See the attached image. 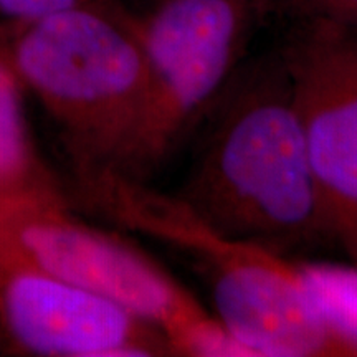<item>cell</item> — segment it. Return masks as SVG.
Returning a JSON list of instances; mask_svg holds the SVG:
<instances>
[{
    "instance_id": "10",
    "label": "cell",
    "mask_w": 357,
    "mask_h": 357,
    "mask_svg": "<svg viewBox=\"0 0 357 357\" xmlns=\"http://www.w3.org/2000/svg\"><path fill=\"white\" fill-rule=\"evenodd\" d=\"M268 7H283L296 20H326L357 25V0H266Z\"/></svg>"
},
{
    "instance_id": "9",
    "label": "cell",
    "mask_w": 357,
    "mask_h": 357,
    "mask_svg": "<svg viewBox=\"0 0 357 357\" xmlns=\"http://www.w3.org/2000/svg\"><path fill=\"white\" fill-rule=\"evenodd\" d=\"M310 273L333 318L357 342V268H314Z\"/></svg>"
},
{
    "instance_id": "7",
    "label": "cell",
    "mask_w": 357,
    "mask_h": 357,
    "mask_svg": "<svg viewBox=\"0 0 357 357\" xmlns=\"http://www.w3.org/2000/svg\"><path fill=\"white\" fill-rule=\"evenodd\" d=\"M164 354L172 349L153 326L0 245V356Z\"/></svg>"
},
{
    "instance_id": "1",
    "label": "cell",
    "mask_w": 357,
    "mask_h": 357,
    "mask_svg": "<svg viewBox=\"0 0 357 357\" xmlns=\"http://www.w3.org/2000/svg\"><path fill=\"white\" fill-rule=\"evenodd\" d=\"M73 204L187 253L208 281L213 316L245 356H357L307 268L212 229L176 195L111 171L71 172Z\"/></svg>"
},
{
    "instance_id": "8",
    "label": "cell",
    "mask_w": 357,
    "mask_h": 357,
    "mask_svg": "<svg viewBox=\"0 0 357 357\" xmlns=\"http://www.w3.org/2000/svg\"><path fill=\"white\" fill-rule=\"evenodd\" d=\"M25 91L0 22V200L71 202L66 185L47 166L30 136L24 111Z\"/></svg>"
},
{
    "instance_id": "3",
    "label": "cell",
    "mask_w": 357,
    "mask_h": 357,
    "mask_svg": "<svg viewBox=\"0 0 357 357\" xmlns=\"http://www.w3.org/2000/svg\"><path fill=\"white\" fill-rule=\"evenodd\" d=\"M26 91L56 124L71 172L146 181L153 73L131 13L108 2L3 24Z\"/></svg>"
},
{
    "instance_id": "4",
    "label": "cell",
    "mask_w": 357,
    "mask_h": 357,
    "mask_svg": "<svg viewBox=\"0 0 357 357\" xmlns=\"http://www.w3.org/2000/svg\"><path fill=\"white\" fill-rule=\"evenodd\" d=\"M0 245L151 324L172 354L243 356L197 298L139 248L79 220L71 202L0 200Z\"/></svg>"
},
{
    "instance_id": "11",
    "label": "cell",
    "mask_w": 357,
    "mask_h": 357,
    "mask_svg": "<svg viewBox=\"0 0 357 357\" xmlns=\"http://www.w3.org/2000/svg\"><path fill=\"white\" fill-rule=\"evenodd\" d=\"M89 2H108V0H0V22L24 24L48 13Z\"/></svg>"
},
{
    "instance_id": "5",
    "label": "cell",
    "mask_w": 357,
    "mask_h": 357,
    "mask_svg": "<svg viewBox=\"0 0 357 357\" xmlns=\"http://www.w3.org/2000/svg\"><path fill=\"white\" fill-rule=\"evenodd\" d=\"M265 10L266 0H159L131 15L153 73L147 176L211 113Z\"/></svg>"
},
{
    "instance_id": "6",
    "label": "cell",
    "mask_w": 357,
    "mask_h": 357,
    "mask_svg": "<svg viewBox=\"0 0 357 357\" xmlns=\"http://www.w3.org/2000/svg\"><path fill=\"white\" fill-rule=\"evenodd\" d=\"M280 55L305 131L324 238L357 261V25L301 22Z\"/></svg>"
},
{
    "instance_id": "2",
    "label": "cell",
    "mask_w": 357,
    "mask_h": 357,
    "mask_svg": "<svg viewBox=\"0 0 357 357\" xmlns=\"http://www.w3.org/2000/svg\"><path fill=\"white\" fill-rule=\"evenodd\" d=\"M176 197L205 223L278 253L324 238L321 205L281 55L231 78Z\"/></svg>"
}]
</instances>
